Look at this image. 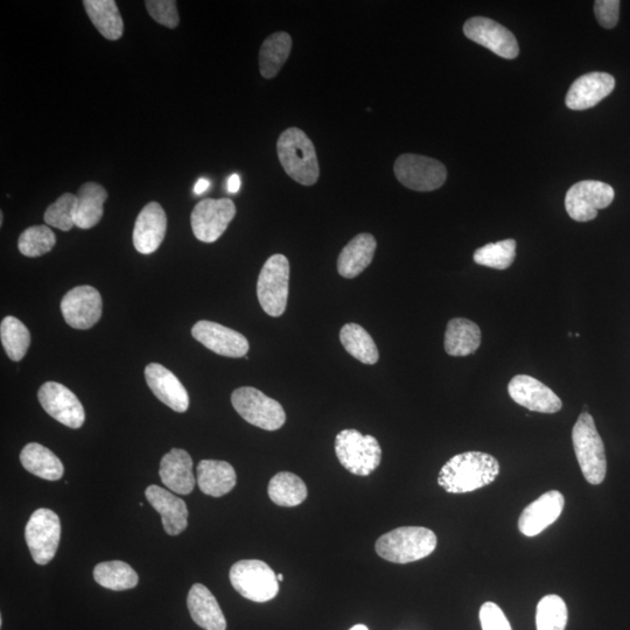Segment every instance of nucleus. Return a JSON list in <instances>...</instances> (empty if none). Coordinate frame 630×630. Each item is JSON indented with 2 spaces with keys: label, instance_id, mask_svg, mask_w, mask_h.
<instances>
[{
  "label": "nucleus",
  "instance_id": "1",
  "mask_svg": "<svg viewBox=\"0 0 630 630\" xmlns=\"http://www.w3.org/2000/svg\"><path fill=\"white\" fill-rule=\"evenodd\" d=\"M500 474V464L493 455L465 452L454 455L440 469L438 485L447 493L464 494L486 487Z\"/></svg>",
  "mask_w": 630,
  "mask_h": 630
},
{
  "label": "nucleus",
  "instance_id": "2",
  "mask_svg": "<svg viewBox=\"0 0 630 630\" xmlns=\"http://www.w3.org/2000/svg\"><path fill=\"white\" fill-rule=\"evenodd\" d=\"M277 152L280 164L290 178L304 186L317 184L320 174L317 152L303 130H285L279 136Z\"/></svg>",
  "mask_w": 630,
  "mask_h": 630
},
{
  "label": "nucleus",
  "instance_id": "3",
  "mask_svg": "<svg viewBox=\"0 0 630 630\" xmlns=\"http://www.w3.org/2000/svg\"><path fill=\"white\" fill-rule=\"evenodd\" d=\"M438 539L430 529L402 527L377 539V555L395 564H408L429 557L436 550Z\"/></svg>",
  "mask_w": 630,
  "mask_h": 630
},
{
  "label": "nucleus",
  "instance_id": "4",
  "mask_svg": "<svg viewBox=\"0 0 630 630\" xmlns=\"http://www.w3.org/2000/svg\"><path fill=\"white\" fill-rule=\"evenodd\" d=\"M572 443L584 478L591 485H600L607 473L606 451L590 413L579 416L573 426Z\"/></svg>",
  "mask_w": 630,
  "mask_h": 630
},
{
  "label": "nucleus",
  "instance_id": "5",
  "mask_svg": "<svg viewBox=\"0 0 630 630\" xmlns=\"http://www.w3.org/2000/svg\"><path fill=\"white\" fill-rule=\"evenodd\" d=\"M335 453L340 464L354 475L368 476L381 465L382 448L373 436L348 429L335 438Z\"/></svg>",
  "mask_w": 630,
  "mask_h": 630
},
{
  "label": "nucleus",
  "instance_id": "6",
  "mask_svg": "<svg viewBox=\"0 0 630 630\" xmlns=\"http://www.w3.org/2000/svg\"><path fill=\"white\" fill-rule=\"evenodd\" d=\"M290 263L284 255H273L265 262L257 282V297L263 311L278 318L286 311L289 299Z\"/></svg>",
  "mask_w": 630,
  "mask_h": 630
},
{
  "label": "nucleus",
  "instance_id": "7",
  "mask_svg": "<svg viewBox=\"0 0 630 630\" xmlns=\"http://www.w3.org/2000/svg\"><path fill=\"white\" fill-rule=\"evenodd\" d=\"M229 578L242 597L254 602H268L279 593L275 571L262 560H241L231 567Z\"/></svg>",
  "mask_w": 630,
  "mask_h": 630
},
{
  "label": "nucleus",
  "instance_id": "8",
  "mask_svg": "<svg viewBox=\"0 0 630 630\" xmlns=\"http://www.w3.org/2000/svg\"><path fill=\"white\" fill-rule=\"evenodd\" d=\"M231 403L238 415L259 429L276 431L286 422L282 404L256 388L236 389L231 395Z\"/></svg>",
  "mask_w": 630,
  "mask_h": 630
},
{
  "label": "nucleus",
  "instance_id": "9",
  "mask_svg": "<svg viewBox=\"0 0 630 630\" xmlns=\"http://www.w3.org/2000/svg\"><path fill=\"white\" fill-rule=\"evenodd\" d=\"M394 171L403 186L417 192L436 191L447 179V170L443 163L419 154H402L396 160Z\"/></svg>",
  "mask_w": 630,
  "mask_h": 630
},
{
  "label": "nucleus",
  "instance_id": "10",
  "mask_svg": "<svg viewBox=\"0 0 630 630\" xmlns=\"http://www.w3.org/2000/svg\"><path fill=\"white\" fill-rule=\"evenodd\" d=\"M25 538L35 563L46 565L52 562L61 539L59 516L46 508L35 510L26 525Z\"/></svg>",
  "mask_w": 630,
  "mask_h": 630
},
{
  "label": "nucleus",
  "instance_id": "11",
  "mask_svg": "<svg viewBox=\"0 0 630 630\" xmlns=\"http://www.w3.org/2000/svg\"><path fill=\"white\" fill-rule=\"evenodd\" d=\"M615 192L605 182L585 180L574 184L566 193L565 208L571 219L588 222L598 216V210L607 208L614 200Z\"/></svg>",
  "mask_w": 630,
  "mask_h": 630
},
{
  "label": "nucleus",
  "instance_id": "12",
  "mask_svg": "<svg viewBox=\"0 0 630 630\" xmlns=\"http://www.w3.org/2000/svg\"><path fill=\"white\" fill-rule=\"evenodd\" d=\"M235 215L236 206L230 199L202 200L194 207L191 215L193 233L201 242H216Z\"/></svg>",
  "mask_w": 630,
  "mask_h": 630
},
{
  "label": "nucleus",
  "instance_id": "13",
  "mask_svg": "<svg viewBox=\"0 0 630 630\" xmlns=\"http://www.w3.org/2000/svg\"><path fill=\"white\" fill-rule=\"evenodd\" d=\"M39 402L49 416L59 423L80 429L86 420V412L73 391L58 382H47L39 390Z\"/></svg>",
  "mask_w": 630,
  "mask_h": 630
},
{
  "label": "nucleus",
  "instance_id": "14",
  "mask_svg": "<svg viewBox=\"0 0 630 630\" xmlns=\"http://www.w3.org/2000/svg\"><path fill=\"white\" fill-rule=\"evenodd\" d=\"M103 303L100 292L93 286H77L61 301V312L67 324L75 329H89L102 317Z\"/></svg>",
  "mask_w": 630,
  "mask_h": 630
},
{
  "label": "nucleus",
  "instance_id": "15",
  "mask_svg": "<svg viewBox=\"0 0 630 630\" xmlns=\"http://www.w3.org/2000/svg\"><path fill=\"white\" fill-rule=\"evenodd\" d=\"M464 33L469 40L488 48L503 59H516L520 53L515 35L492 19L471 18L464 25Z\"/></svg>",
  "mask_w": 630,
  "mask_h": 630
},
{
  "label": "nucleus",
  "instance_id": "16",
  "mask_svg": "<svg viewBox=\"0 0 630 630\" xmlns=\"http://www.w3.org/2000/svg\"><path fill=\"white\" fill-rule=\"evenodd\" d=\"M192 335L203 346L221 356L238 359L249 352V341L243 334L213 321L196 322Z\"/></svg>",
  "mask_w": 630,
  "mask_h": 630
},
{
  "label": "nucleus",
  "instance_id": "17",
  "mask_svg": "<svg viewBox=\"0 0 630 630\" xmlns=\"http://www.w3.org/2000/svg\"><path fill=\"white\" fill-rule=\"evenodd\" d=\"M508 391L513 401L530 411L556 413L562 410L560 398L544 383L528 375L511 378Z\"/></svg>",
  "mask_w": 630,
  "mask_h": 630
},
{
  "label": "nucleus",
  "instance_id": "18",
  "mask_svg": "<svg viewBox=\"0 0 630 630\" xmlns=\"http://www.w3.org/2000/svg\"><path fill=\"white\" fill-rule=\"evenodd\" d=\"M564 506L563 494L557 490H551V492L538 497L536 501L530 503L522 511L520 520H518V528L524 536H537L558 520L562 515Z\"/></svg>",
  "mask_w": 630,
  "mask_h": 630
},
{
  "label": "nucleus",
  "instance_id": "19",
  "mask_svg": "<svg viewBox=\"0 0 630 630\" xmlns=\"http://www.w3.org/2000/svg\"><path fill=\"white\" fill-rule=\"evenodd\" d=\"M167 217L158 202H150L139 213L133 229V245L140 254L150 255L163 243Z\"/></svg>",
  "mask_w": 630,
  "mask_h": 630
},
{
  "label": "nucleus",
  "instance_id": "20",
  "mask_svg": "<svg viewBox=\"0 0 630 630\" xmlns=\"http://www.w3.org/2000/svg\"><path fill=\"white\" fill-rule=\"evenodd\" d=\"M615 79L607 73H588L580 76L572 83L566 95L567 108L571 110H587L595 107L599 102L612 94Z\"/></svg>",
  "mask_w": 630,
  "mask_h": 630
},
{
  "label": "nucleus",
  "instance_id": "21",
  "mask_svg": "<svg viewBox=\"0 0 630 630\" xmlns=\"http://www.w3.org/2000/svg\"><path fill=\"white\" fill-rule=\"evenodd\" d=\"M146 383L159 401L174 411L186 412L189 406V396L184 385L171 370L159 363H150L145 368Z\"/></svg>",
  "mask_w": 630,
  "mask_h": 630
},
{
  "label": "nucleus",
  "instance_id": "22",
  "mask_svg": "<svg viewBox=\"0 0 630 630\" xmlns=\"http://www.w3.org/2000/svg\"><path fill=\"white\" fill-rule=\"evenodd\" d=\"M159 475L164 485L175 494L188 495L195 487L193 460L185 450L173 448L160 462Z\"/></svg>",
  "mask_w": 630,
  "mask_h": 630
},
{
  "label": "nucleus",
  "instance_id": "23",
  "mask_svg": "<svg viewBox=\"0 0 630 630\" xmlns=\"http://www.w3.org/2000/svg\"><path fill=\"white\" fill-rule=\"evenodd\" d=\"M145 496L151 506L158 511L168 535L177 536L188 525V509L184 500L159 486H150Z\"/></svg>",
  "mask_w": 630,
  "mask_h": 630
},
{
  "label": "nucleus",
  "instance_id": "24",
  "mask_svg": "<svg viewBox=\"0 0 630 630\" xmlns=\"http://www.w3.org/2000/svg\"><path fill=\"white\" fill-rule=\"evenodd\" d=\"M188 611L199 627L205 630H226L227 620L216 598L205 585L195 584L189 590Z\"/></svg>",
  "mask_w": 630,
  "mask_h": 630
},
{
  "label": "nucleus",
  "instance_id": "25",
  "mask_svg": "<svg viewBox=\"0 0 630 630\" xmlns=\"http://www.w3.org/2000/svg\"><path fill=\"white\" fill-rule=\"evenodd\" d=\"M377 247L375 237L360 234L342 249L338 258V271L343 278L353 279L368 268L373 262Z\"/></svg>",
  "mask_w": 630,
  "mask_h": 630
},
{
  "label": "nucleus",
  "instance_id": "26",
  "mask_svg": "<svg viewBox=\"0 0 630 630\" xmlns=\"http://www.w3.org/2000/svg\"><path fill=\"white\" fill-rule=\"evenodd\" d=\"M196 472H198L196 480L203 494L221 497L230 493L236 486V472L229 462L202 460Z\"/></svg>",
  "mask_w": 630,
  "mask_h": 630
},
{
  "label": "nucleus",
  "instance_id": "27",
  "mask_svg": "<svg viewBox=\"0 0 630 630\" xmlns=\"http://www.w3.org/2000/svg\"><path fill=\"white\" fill-rule=\"evenodd\" d=\"M76 198L75 227L80 229L95 227L102 219L108 192L95 182H86L80 187Z\"/></svg>",
  "mask_w": 630,
  "mask_h": 630
},
{
  "label": "nucleus",
  "instance_id": "28",
  "mask_svg": "<svg viewBox=\"0 0 630 630\" xmlns=\"http://www.w3.org/2000/svg\"><path fill=\"white\" fill-rule=\"evenodd\" d=\"M481 346V329L475 322L465 318H455L447 324L445 350L451 356L474 354Z\"/></svg>",
  "mask_w": 630,
  "mask_h": 630
},
{
  "label": "nucleus",
  "instance_id": "29",
  "mask_svg": "<svg viewBox=\"0 0 630 630\" xmlns=\"http://www.w3.org/2000/svg\"><path fill=\"white\" fill-rule=\"evenodd\" d=\"M21 465L27 472L48 481H58L65 473L61 460L47 447L31 443L20 453Z\"/></svg>",
  "mask_w": 630,
  "mask_h": 630
},
{
  "label": "nucleus",
  "instance_id": "30",
  "mask_svg": "<svg viewBox=\"0 0 630 630\" xmlns=\"http://www.w3.org/2000/svg\"><path fill=\"white\" fill-rule=\"evenodd\" d=\"M83 5L91 23L105 39L122 38L124 23L115 0H84Z\"/></svg>",
  "mask_w": 630,
  "mask_h": 630
},
{
  "label": "nucleus",
  "instance_id": "31",
  "mask_svg": "<svg viewBox=\"0 0 630 630\" xmlns=\"http://www.w3.org/2000/svg\"><path fill=\"white\" fill-rule=\"evenodd\" d=\"M292 49V38L289 33L277 32L265 39L259 51V70L264 79H273L282 70Z\"/></svg>",
  "mask_w": 630,
  "mask_h": 630
},
{
  "label": "nucleus",
  "instance_id": "32",
  "mask_svg": "<svg viewBox=\"0 0 630 630\" xmlns=\"http://www.w3.org/2000/svg\"><path fill=\"white\" fill-rule=\"evenodd\" d=\"M270 499L280 507H297L307 499V487L298 475L290 472L278 473L270 480Z\"/></svg>",
  "mask_w": 630,
  "mask_h": 630
},
{
  "label": "nucleus",
  "instance_id": "33",
  "mask_svg": "<svg viewBox=\"0 0 630 630\" xmlns=\"http://www.w3.org/2000/svg\"><path fill=\"white\" fill-rule=\"evenodd\" d=\"M340 341L347 352L364 364H375L380 359L376 343L362 326L346 324L341 328Z\"/></svg>",
  "mask_w": 630,
  "mask_h": 630
},
{
  "label": "nucleus",
  "instance_id": "34",
  "mask_svg": "<svg viewBox=\"0 0 630 630\" xmlns=\"http://www.w3.org/2000/svg\"><path fill=\"white\" fill-rule=\"evenodd\" d=\"M98 585L112 591H125L138 585V574L129 564L114 560L98 564L94 570Z\"/></svg>",
  "mask_w": 630,
  "mask_h": 630
},
{
  "label": "nucleus",
  "instance_id": "35",
  "mask_svg": "<svg viewBox=\"0 0 630 630\" xmlns=\"http://www.w3.org/2000/svg\"><path fill=\"white\" fill-rule=\"evenodd\" d=\"M0 338L12 361L24 359L31 345V334L23 322L14 317H6L0 325Z\"/></svg>",
  "mask_w": 630,
  "mask_h": 630
},
{
  "label": "nucleus",
  "instance_id": "36",
  "mask_svg": "<svg viewBox=\"0 0 630 630\" xmlns=\"http://www.w3.org/2000/svg\"><path fill=\"white\" fill-rule=\"evenodd\" d=\"M516 257V241L489 243L475 251L474 262L490 269L507 270Z\"/></svg>",
  "mask_w": 630,
  "mask_h": 630
},
{
  "label": "nucleus",
  "instance_id": "37",
  "mask_svg": "<svg viewBox=\"0 0 630 630\" xmlns=\"http://www.w3.org/2000/svg\"><path fill=\"white\" fill-rule=\"evenodd\" d=\"M569 619L565 601L558 595H546L537 606V630H565Z\"/></svg>",
  "mask_w": 630,
  "mask_h": 630
},
{
  "label": "nucleus",
  "instance_id": "38",
  "mask_svg": "<svg viewBox=\"0 0 630 630\" xmlns=\"http://www.w3.org/2000/svg\"><path fill=\"white\" fill-rule=\"evenodd\" d=\"M56 243L53 230L47 226H34L24 230L18 240V248L26 257H39L52 251Z\"/></svg>",
  "mask_w": 630,
  "mask_h": 630
},
{
  "label": "nucleus",
  "instance_id": "39",
  "mask_svg": "<svg viewBox=\"0 0 630 630\" xmlns=\"http://www.w3.org/2000/svg\"><path fill=\"white\" fill-rule=\"evenodd\" d=\"M77 198L72 193H65L46 209L44 219L48 226L69 231L75 227Z\"/></svg>",
  "mask_w": 630,
  "mask_h": 630
},
{
  "label": "nucleus",
  "instance_id": "40",
  "mask_svg": "<svg viewBox=\"0 0 630 630\" xmlns=\"http://www.w3.org/2000/svg\"><path fill=\"white\" fill-rule=\"evenodd\" d=\"M147 12L158 24L168 28L179 25V12L177 2L174 0H147L145 2Z\"/></svg>",
  "mask_w": 630,
  "mask_h": 630
},
{
  "label": "nucleus",
  "instance_id": "41",
  "mask_svg": "<svg viewBox=\"0 0 630 630\" xmlns=\"http://www.w3.org/2000/svg\"><path fill=\"white\" fill-rule=\"evenodd\" d=\"M482 630H513L507 616L494 602H486L480 609Z\"/></svg>",
  "mask_w": 630,
  "mask_h": 630
},
{
  "label": "nucleus",
  "instance_id": "42",
  "mask_svg": "<svg viewBox=\"0 0 630 630\" xmlns=\"http://www.w3.org/2000/svg\"><path fill=\"white\" fill-rule=\"evenodd\" d=\"M620 4L619 0H598L594 3L595 18L602 27L609 30L618 25Z\"/></svg>",
  "mask_w": 630,
  "mask_h": 630
},
{
  "label": "nucleus",
  "instance_id": "43",
  "mask_svg": "<svg viewBox=\"0 0 630 630\" xmlns=\"http://www.w3.org/2000/svg\"><path fill=\"white\" fill-rule=\"evenodd\" d=\"M227 188H228V192L229 193H237L238 191H240L241 188V177L238 174H233L231 175V177L228 179V184H227Z\"/></svg>",
  "mask_w": 630,
  "mask_h": 630
},
{
  "label": "nucleus",
  "instance_id": "44",
  "mask_svg": "<svg viewBox=\"0 0 630 630\" xmlns=\"http://www.w3.org/2000/svg\"><path fill=\"white\" fill-rule=\"evenodd\" d=\"M209 187H210V181L208 179L201 178L198 180V182H196L194 186V193L196 195H201L205 193Z\"/></svg>",
  "mask_w": 630,
  "mask_h": 630
},
{
  "label": "nucleus",
  "instance_id": "45",
  "mask_svg": "<svg viewBox=\"0 0 630 630\" xmlns=\"http://www.w3.org/2000/svg\"><path fill=\"white\" fill-rule=\"evenodd\" d=\"M349 630H369L368 627L364 626V625H356L353 628H350Z\"/></svg>",
  "mask_w": 630,
  "mask_h": 630
},
{
  "label": "nucleus",
  "instance_id": "46",
  "mask_svg": "<svg viewBox=\"0 0 630 630\" xmlns=\"http://www.w3.org/2000/svg\"><path fill=\"white\" fill-rule=\"evenodd\" d=\"M277 578H278L279 583H282V581L284 580V577H283L282 573H279Z\"/></svg>",
  "mask_w": 630,
  "mask_h": 630
},
{
  "label": "nucleus",
  "instance_id": "47",
  "mask_svg": "<svg viewBox=\"0 0 630 630\" xmlns=\"http://www.w3.org/2000/svg\"><path fill=\"white\" fill-rule=\"evenodd\" d=\"M3 221H4V214L2 212L0 213V224H3Z\"/></svg>",
  "mask_w": 630,
  "mask_h": 630
}]
</instances>
